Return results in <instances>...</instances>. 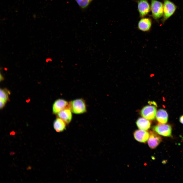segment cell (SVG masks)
Segmentation results:
<instances>
[{
	"label": "cell",
	"instance_id": "cell-1",
	"mask_svg": "<svg viewBox=\"0 0 183 183\" xmlns=\"http://www.w3.org/2000/svg\"><path fill=\"white\" fill-rule=\"evenodd\" d=\"M69 108L72 113L76 114H83L87 111L85 102L82 98L76 99L70 102Z\"/></svg>",
	"mask_w": 183,
	"mask_h": 183
},
{
	"label": "cell",
	"instance_id": "cell-2",
	"mask_svg": "<svg viewBox=\"0 0 183 183\" xmlns=\"http://www.w3.org/2000/svg\"><path fill=\"white\" fill-rule=\"evenodd\" d=\"M150 10L154 19L158 20L163 15V4L157 0H151Z\"/></svg>",
	"mask_w": 183,
	"mask_h": 183
},
{
	"label": "cell",
	"instance_id": "cell-3",
	"mask_svg": "<svg viewBox=\"0 0 183 183\" xmlns=\"http://www.w3.org/2000/svg\"><path fill=\"white\" fill-rule=\"evenodd\" d=\"M176 6L173 2L169 0H164L163 4V17L162 21L165 22L174 13Z\"/></svg>",
	"mask_w": 183,
	"mask_h": 183
},
{
	"label": "cell",
	"instance_id": "cell-4",
	"mask_svg": "<svg viewBox=\"0 0 183 183\" xmlns=\"http://www.w3.org/2000/svg\"><path fill=\"white\" fill-rule=\"evenodd\" d=\"M153 129L158 134L163 136L170 137L171 136L172 128L169 125L159 124L154 127Z\"/></svg>",
	"mask_w": 183,
	"mask_h": 183
},
{
	"label": "cell",
	"instance_id": "cell-5",
	"mask_svg": "<svg viewBox=\"0 0 183 183\" xmlns=\"http://www.w3.org/2000/svg\"><path fill=\"white\" fill-rule=\"evenodd\" d=\"M157 109L155 106L148 105L144 107L142 109L141 113L144 118L148 120H152L156 116Z\"/></svg>",
	"mask_w": 183,
	"mask_h": 183
},
{
	"label": "cell",
	"instance_id": "cell-6",
	"mask_svg": "<svg viewBox=\"0 0 183 183\" xmlns=\"http://www.w3.org/2000/svg\"><path fill=\"white\" fill-rule=\"evenodd\" d=\"M138 9L140 17L144 18L150 10V6L148 0H139L137 1Z\"/></svg>",
	"mask_w": 183,
	"mask_h": 183
},
{
	"label": "cell",
	"instance_id": "cell-7",
	"mask_svg": "<svg viewBox=\"0 0 183 183\" xmlns=\"http://www.w3.org/2000/svg\"><path fill=\"white\" fill-rule=\"evenodd\" d=\"M68 103L66 100L62 99L56 100L53 103L52 106L53 112L54 114H57L59 112L69 107Z\"/></svg>",
	"mask_w": 183,
	"mask_h": 183
},
{
	"label": "cell",
	"instance_id": "cell-8",
	"mask_svg": "<svg viewBox=\"0 0 183 183\" xmlns=\"http://www.w3.org/2000/svg\"><path fill=\"white\" fill-rule=\"evenodd\" d=\"M161 137L156 133L151 132L147 141V143L149 147L152 149L156 148L162 141Z\"/></svg>",
	"mask_w": 183,
	"mask_h": 183
},
{
	"label": "cell",
	"instance_id": "cell-9",
	"mask_svg": "<svg viewBox=\"0 0 183 183\" xmlns=\"http://www.w3.org/2000/svg\"><path fill=\"white\" fill-rule=\"evenodd\" d=\"M133 135L134 139L137 141L140 142L145 143L148 141L150 133L146 130L140 129L134 132Z\"/></svg>",
	"mask_w": 183,
	"mask_h": 183
},
{
	"label": "cell",
	"instance_id": "cell-10",
	"mask_svg": "<svg viewBox=\"0 0 183 183\" xmlns=\"http://www.w3.org/2000/svg\"><path fill=\"white\" fill-rule=\"evenodd\" d=\"M152 25L151 20L148 18H142L139 21L138 24V29L143 32L149 30Z\"/></svg>",
	"mask_w": 183,
	"mask_h": 183
},
{
	"label": "cell",
	"instance_id": "cell-11",
	"mask_svg": "<svg viewBox=\"0 0 183 183\" xmlns=\"http://www.w3.org/2000/svg\"><path fill=\"white\" fill-rule=\"evenodd\" d=\"M72 113L68 107L62 110L57 114L58 117L62 119L66 124H68L71 122L72 119Z\"/></svg>",
	"mask_w": 183,
	"mask_h": 183
},
{
	"label": "cell",
	"instance_id": "cell-12",
	"mask_svg": "<svg viewBox=\"0 0 183 183\" xmlns=\"http://www.w3.org/2000/svg\"><path fill=\"white\" fill-rule=\"evenodd\" d=\"M66 123L59 117L55 119L53 123V127L57 132H62L65 130L66 128Z\"/></svg>",
	"mask_w": 183,
	"mask_h": 183
},
{
	"label": "cell",
	"instance_id": "cell-13",
	"mask_svg": "<svg viewBox=\"0 0 183 183\" xmlns=\"http://www.w3.org/2000/svg\"><path fill=\"white\" fill-rule=\"evenodd\" d=\"M136 124L139 129L145 130L148 129L151 125L148 119L144 117L138 118L136 121Z\"/></svg>",
	"mask_w": 183,
	"mask_h": 183
},
{
	"label": "cell",
	"instance_id": "cell-14",
	"mask_svg": "<svg viewBox=\"0 0 183 183\" xmlns=\"http://www.w3.org/2000/svg\"><path fill=\"white\" fill-rule=\"evenodd\" d=\"M156 116L157 121L160 123L165 124L167 121L168 114L167 112L163 109H160L158 110Z\"/></svg>",
	"mask_w": 183,
	"mask_h": 183
},
{
	"label": "cell",
	"instance_id": "cell-15",
	"mask_svg": "<svg viewBox=\"0 0 183 183\" xmlns=\"http://www.w3.org/2000/svg\"><path fill=\"white\" fill-rule=\"evenodd\" d=\"M78 4L82 8H86L92 0H75Z\"/></svg>",
	"mask_w": 183,
	"mask_h": 183
},
{
	"label": "cell",
	"instance_id": "cell-16",
	"mask_svg": "<svg viewBox=\"0 0 183 183\" xmlns=\"http://www.w3.org/2000/svg\"><path fill=\"white\" fill-rule=\"evenodd\" d=\"M8 92L6 89H1L0 99L6 102L8 100Z\"/></svg>",
	"mask_w": 183,
	"mask_h": 183
},
{
	"label": "cell",
	"instance_id": "cell-17",
	"mask_svg": "<svg viewBox=\"0 0 183 183\" xmlns=\"http://www.w3.org/2000/svg\"><path fill=\"white\" fill-rule=\"evenodd\" d=\"M6 103L5 101L0 100V109H2L3 108Z\"/></svg>",
	"mask_w": 183,
	"mask_h": 183
},
{
	"label": "cell",
	"instance_id": "cell-18",
	"mask_svg": "<svg viewBox=\"0 0 183 183\" xmlns=\"http://www.w3.org/2000/svg\"><path fill=\"white\" fill-rule=\"evenodd\" d=\"M179 121L181 124H183V115L181 116L180 117Z\"/></svg>",
	"mask_w": 183,
	"mask_h": 183
},
{
	"label": "cell",
	"instance_id": "cell-19",
	"mask_svg": "<svg viewBox=\"0 0 183 183\" xmlns=\"http://www.w3.org/2000/svg\"><path fill=\"white\" fill-rule=\"evenodd\" d=\"M4 80V77L2 76V75H1V73L0 74V81H2L3 80Z\"/></svg>",
	"mask_w": 183,
	"mask_h": 183
}]
</instances>
